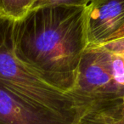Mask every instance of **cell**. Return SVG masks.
Masks as SVG:
<instances>
[{
  "label": "cell",
  "instance_id": "6da1fadb",
  "mask_svg": "<svg viewBox=\"0 0 124 124\" xmlns=\"http://www.w3.org/2000/svg\"><path fill=\"white\" fill-rule=\"evenodd\" d=\"M12 38L15 55L25 66L49 85L70 93L88 47L87 7L33 9L14 21Z\"/></svg>",
  "mask_w": 124,
  "mask_h": 124
},
{
  "label": "cell",
  "instance_id": "7a4b0ae2",
  "mask_svg": "<svg viewBox=\"0 0 124 124\" xmlns=\"http://www.w3.org/2000/svg\"><path fill=\"white\" fill-rule=\"evenodd\" d=\"M70 93L84 113L124 103V49L113 41L88 47Z\"/></svg>",
  "mask_w": 124,
  "mask_h": 124
},
{
  "label": "cell",
  "instance_id": "3957f363",
  "mask_svg": "<svg viewBox=\"0 0 124 124\" xmlns=\"http://www.w3.org/2000/svg\"><path fill=\"white\" fill-rule=\"evenodd\" d=\"M13 24L14 21L0 16V83L43 106L79 119L84 111L70 93L47 83L16 57Z\"/></svg>",
  "mask_w": 124,
  "mask_h": 124
},
{
  "label": "cell",
  "instance_id": "277c9868",
  "mask_svg": "<svg viewBox=\"0 0 124 124\" xmlns=\"http://www.w3.org/2000/svg\"><path fill=\"white\" fill-rule=\"evenodd\" d=\"M78 120L32 101L0 83V124H74Z\"/></svg>",
  "mask_w": 124,
  "mask_h": 124
},
{
  "label": "cell",
  "instance_id": "5b68a950",
  "mask_svg": "<svg viewBox=\"0 0 124 124\" xmlns=\"http://www.w3.org/2000/svg\"><path fill=\"white\" fill-rule=\"evenodd\" d=\"M124 26V0H93L87 7L88 47L107 43Z\"/></svg>",
  "mask_w": 124,
  "mask_h": 124
},
{
  "label": "cell",
  "instance_id": "8992f818",
  "mask_svg": "<svg viewBox=\"0 0 124 124\" xmlns=\"http://www.w3.org/2000/svg\"><path fill=\"white\" fill-rule=\"evenodd\" d=\"M74 124H124V103L87 110Z\"/></svg>",
  "mask_w": 124,
  "mask_h": 124
},
{
  "label": "cell",
  "instance_id": "52a82bcc",
  "mask_svg": "<svg viewBox=\"0 0 124 124\" xmlns=\"http://www.w3.org/2000/svg\"><path fill=\"white\" fill-rule=\"evenodd\" d=\"M37 0H0V16L12 21L24 18Z\"/></svg>",
  "mask_w": 124,
  "mask_h": 124
},
{
  "label": "cell",
  "instance_id": "ba28073f",
  "mask_svg": "<svg viewBox=\"0 0 124 124\" xmlns=\"http://www.w3.org/2000/svg\"><path fill=\"white\" fill-rule=\"evenodd\" d=\"M93 0H37L32 9L45 6H68V7H88Z\"/></svg>",
  "mask_w": 124,
  "mask_h": 124
},
{
  "label": "cell",
  "instance_id": "9c48e42d",
  "mask_svg": "<svg viewBox=\"0 0 124 124\" xmlns=\"http://www.w3.org/2000/svg\"><path fill=\"white\" fill-rule=\"evenodd\" d=\"M117 39H124V26H122V29H121L118 32L116 33V34L112 37V38L110 40V41H112V40H117Z\"/></svg>",
  "mask_w": 124,
  "mask_h": 124
}]
</instances>
